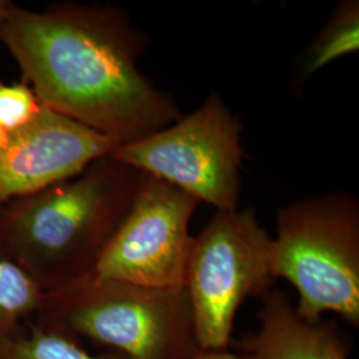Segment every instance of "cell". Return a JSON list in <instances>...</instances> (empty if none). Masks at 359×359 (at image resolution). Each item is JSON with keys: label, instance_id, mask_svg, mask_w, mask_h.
I'll list each match as a JSON object with an SVG mask.
<instances>
[{"label": "cell", "instance_id": "obj_1", "mask_svg": "<svg viewBox=\"0 0 359 359\" xmlns=\"http://www.w3.org/2000/svg\"><path fill=\"white\" fill-rule=\"evenodd\" d=\"M0 41L40 103L118 147L182 117L175 99L139 71L148 39L118 7L65 1L31 11L13 4Z\"/></svg>", "mask_w": 359, "mask_h": 359}, {"label": "cell", "instance_id": "obj_2", "mask_svg": "<svg viewBox=\"0 0 359 359\" xmlns=\"http://www.w3.org/2000/svg\"><path fill=\"white\" fill-rule=\"evenodd\" d=\"M142 172L107 154L0 204V253L48 293L88 276L128 215Z\"/></svg>", "mask_w": 359, "mask_h": 359}, {"label": "cell", "instance_id": "obj_3", "mask_svg": "<svg viewBox=\"0 0 359 359\" xmlns=\"http://www.w3.org/2000/svg\"><path fill=\"white\" fill-rule=\"evenodd\" d=\"M34 323L123 359H193L200 351L184 287H144L90 273L44 293Z\"/></svg>", "mask_w": 359, "mask_h": 359}, {"label": "cell", "instance_id": "obj_4", "mask_svg": "<svg viewBox=\"0 0 359 359\" xmlns=\"http://www.w3.org/2000/svg\"><path fill=\"white\" fill-rule=\"evenodd\" d=\"M277 278L294 286L306 321L333 313L359 325V203L347 192L306 197L277 210L271 245Z\"/></svg>", "mask_w": 359, "mask_h": 359}, {"label": "cell", "instance_id": "obj_5", "mask_svg": "<svg viewBox=\"0 0 359 359\" xmlns=\"http://www.w3.org/2000/svg\"><path fill=\"white\" fill-rule=\"evenodd\" d=\"M273 237L253 208L216 212L193 238L184 289L200 350H226L240 308L276 281Z\"/></svg>", "mask_w": 359, "mask_h": 359}, {"label": "cell", "instance_id": "obj_6", "mask_svg": "<svg viewBox=\"0 0 359 359\" xmlns=\"http://www.w3.org/2000/svg\"><path fill=\"white\" fill-rule=\"evenodd\" d=\"M241 132L237 116L212 93L192 114L111 154L215 206L216 212H234L241 189Z\"/></svg>", "mask_w": 359, "mask_h": 359}, {"label": "cell", "instance_id": "obj_7", "mask_svg": "<svg viewBox=\"0 0 359 359\" xmlns=\"http://www.w3.org/2000/svg\"><path fill=\"white\" fill-rule=\"evenodd\" d=\"M198 204L177 187L142 173L128 215L92 274L144 287H184L194 238L189 224Z\"/></svg>", "mask_w": 359, "mask_h": 359}, {"label": "cell", "instance_id": "obj_8", "mask_svg": "<svg viewBox=\"0 0 359 359\" xmlns=\"http://www.w3.org/2000/svg\"><path fill=\"white\" fill-rule=\"evenodd\" d=\"M118 144L46 105L0 149V204L81 173Z\"/></svg>", "mask_w": 359, "mask_h": 359}, {"label": "cell", "instance_id": "obj_9", "mask_svg": "<svg viewBox=\"0 0 359 359\" xmlns=\"http://www.w3.org/2000/svg\"><path fill=\"white\" fill-rule=\"evenodd\" d=\"M259 327L238 344L243 359H351V345L337 320L311 322L295 311L283 290L261 297Z\"/></svg>", "mask_w": 359, "mask_h": 359}, {"label": "cell", "instance_id": "obj_10", "mask_svg": "<svg viewBox=\"0 0 359 359\" xmlns=\"http://www.w3.org/2000/svg\"><path fill=\"white\" fill-rule=\"evenodd\" d=\"M359 50V1L342 0L327 23L301 56L298 81L304 83L323 67Z\"/></svg>", "mask_w": 359, "mask_h": 359}, {"label": "cell", "instance_id": "obj_11", "mask_svg": "<svg viewBox=\"0 0 359 359\" xmlns=\"http://www.w3.org/2000/svg\"><path fill=\"white\" fill-rule=\"evenodd\" d=\"M0 359H123L115 353L90 354L65 335L31 323L19 332L0 337Z\"/></svg>", "mask_w": 359, "mask_h": 359}, {"label": "cell", "instance_id": "obj_12", "mask_svg": "<svg viewBox=\"0 0 359 359\" xmlns=\"http://www.w3.org/2000/svg\"><path fill=\"white\" fill-rule=\"evenodd\" d=\"M43 292L0 253V337L19 332L38 311Z\"/></svg>", "mask_w": 359, "mask_h": 359}, {"label": "cell", "instance_id": "obj_13", "mask_svg": "<svg viewBox=\"0 0 359 359\" xmlns=\"http://www.w3.org/2000/svg\"><path fill=\"white\" fill-rule=\"evenodd\" d=\"M43 104L32 88L23 83L6 84L0 80V127L13 132L28 126Z\"/></svg>", "mask_w": 359, "mask_h": 359}, {"label": "cell", "instance_id": "obj_14", "mask_svg": "<svg viewBox=\"0 0 359 359\" xmlns=\"http://www.w3.org/2000/svg\"><path fill=\"white\" fill-rule=\"evenodd\" d=\"M193 359H243L238 353L226 350H200Z\"/></svg>", "mask_w": 359, "mask_h": 359}, {"label": "cell", "instance_id": "obj_15", "mask_svg": "<svg viewBox=\"0 0 359 359\" xmlns=\"http://www.w3.org/2000/svg\"><path fill=\"white\" fill-rule=\"evenodd\" d=\"M13 7V1H10V0H0V39H1V32H3L4 25L7 22L8 13H10Z\"/></svg>", "mask_w": 359, "mask_h": 359}, {"label": "cell", "instance_id": "obj_16", "mask_svg": "<svg viewBox=\"0 0 359 359\" xmlns=\"http://www.w3.org/2000/svg\"><path fill=\"white\" fill-rule=\"evenodd\" d=\"M7 139H8V132L0 127V149L4 147V144L7 142Z\"/></svg>", "mask_w": 359, "mask_h": 359}]
</instances>
